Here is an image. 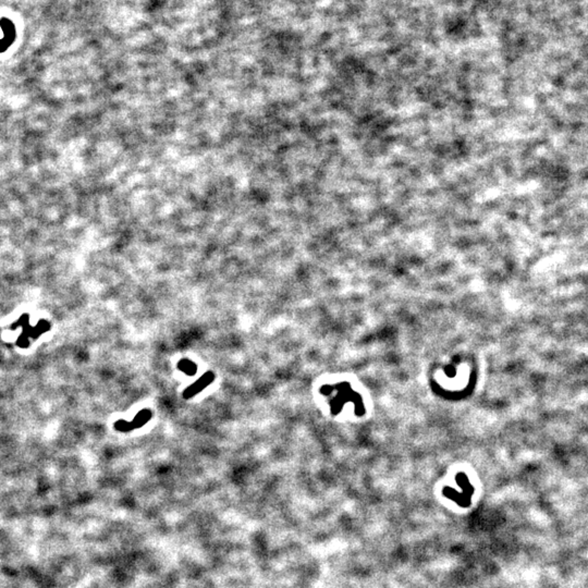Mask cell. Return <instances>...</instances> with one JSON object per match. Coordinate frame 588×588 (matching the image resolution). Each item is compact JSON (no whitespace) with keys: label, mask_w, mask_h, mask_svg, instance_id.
<instances>
[{"label":"cell","mask_w":588,"mask_h":588,"mask_svg":"<svg viewBox=\"0 0 588 588\" xmlns=\"http://www.w3.org/2000/svg\"><path fill=\"white\" fill-rule=\"evenodd\" d=\"M116 429H118L119 432H123V433H128L131 432V430H133V426H132L131 422H126V420H118V422L116 423Z\"/></svg>","instance_id":"obj_5"},{"label":"cell","mask_w":588,"mask_h":588,"mask_svg":"<svg viewBox=\"0 0 588 588\" xmlns=\"http://www.w3.org/2000/svg\"><path fill=\"white\" fill-rule=\"evenodd\" d=\"M214 380H215L214 373L207 372L203 375L202 377L197 379L194 383H192L191 386L187 387L183 391V393H182V395H183V398L186 400L193 398L197 393L202 392L207 386H209V384L214 382Z\"/></svg>","instance_id":"obj_2"},{"label":"cell","mask_w":588,"mask_h":588,"mask_svg":"<svg viewBox=\"0 0 588 588\" xmlns=\"http://www.w3.org/2000/svg\"><path fill=\"white\" fill-rule=\"evenodd\" d=\"M0 28L3 31V38L0 39V53L6 52L11 46L17 36V29L13 22L10 19H0Z\"/></svg>","instance_id":"obj_1"},{"label":"cell","mask_w":588,"mask_h":588,"mask_svg":"<svg viewBox=\"0 0 588 588\" xmlns=\"http://www.w3.org/2000/svg\"><path fill=\"white\" fill-rule=\"evenodd\" d=\"M151 418V411L148 409H144L140 411V412L135 415V417L132 420L131 424L133 426V428H142L144 425H146L147 423L149 422Z\"/></svg>","instance_id":"obj_3"},{"label":"cell","mask_w":588,"mask_h":588,"mask_svg":"<svg viewBox=\"0 0 588 588\" xmlns=\"http://www.w3.org/2000/svg\"><path fill=\"white\" fill-rule=\"evenodd\" d=\"M178 368L181 372H183L185 375H187V376H194L197 372L196 364L187 358L180 359L178 363Z\"/></svg>","instance_id":"obj_4"}]
</instances>
